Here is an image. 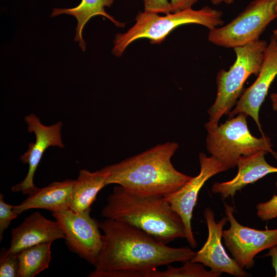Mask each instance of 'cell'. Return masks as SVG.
<instances>
[{
	"label": "cell",
	"instance_id": "obj_1",
	"mask_svg": "<svg viewBox=\"0 0 277 277\" xmlns=\"http://www.w3.org/2000/svg\"><path fill=\"white\" fill-rule=\"evenodd\" d=\"M103 244L89 277H149L157 268L190 260L196 252L171 247L143 230L111 219L100 223Z\"/></svg>",
	"mask_w": 277,
	"mask_h": 277
},
{
	"label": "cell",
	"instance_id": "obj_2",
	"mask_svg": "<svg viewBox=\"0 0 277 277\" xmlns=\"http://www.w3.org/2000/svg\"><path fill=\"white\" fill-rule=\"evenodd\" d=\"M178 148L177 143L167 142L107 166L106 185L116 184L144 195L164 197L176 191L192 177L177 171L171 163Z\"/></svg>",
	"mask_w": 277,
	"mask_h": 277
},
{
	"label": "cell",
	"instance_id": "obj_3",
	"mask_svg": "<svg viewBox=\"0 0 277 277\" xmlns=\"http://www.w3.org/2000/svg\"><path fill=\"white\" fill-rule=\"evenodd\" d=\"M102 215L135 226L167 244L186 238L180 216L164 196L140 195L115 186Z\"/></svg>",
	"mask_w": 277,
	"mask_h": 277
},
{
	"label": "cell",
	"instance_id": "obj_4",
	"mask_svg": "<svg viewBox=\"0 0 277 277\" xmlns=\"http://www.w3.org/2000/svg\"><path fill=\"white\" fill-rule=\"evenodd\" d=\"M222 16L221 11L207 6L199 10L190 8L163 16L157 13L139 12L135 24L126 32L115 35L112 53L120 57L130 44L142 38L150 39L151 44H160L182 25L199 24L210 30L223 25Z\"/></svg>",
	"mask_w": 277,
	"mask_h": 277
},
{
	"label": "cell",
	"instance_id": "obj_5",
	"mask_svg": "<svg viewBox=\"0 0 277 277\" xmlns=\"http://www.w3.org/2000/svg\"><path fill=\"white\" fill-rule=\"evenodd\" d=\"M267 45L266 41L258 39L233 48L236 57L235 62L228 70L223 69L217 73L216 96L208 110L209 119L205 128L218 126L222 116L232 110L247 78L251 74H259Z\"/></svg>",
	"mask_w": 277,
	"mask_h": 277
},
{
	"label": "cell",
	"instance_id": "obj_6",
	"mask_svg": "<svg viewBox=\"0 0 277 277\" xmlns=\"http://www.w3.org/2000/svg\"><path fill=\"white\" fill-rule=\"evenodd\" d=\"M248 116L245 113H239L224 123L206 128L208 151L228 169L234 168L241 157L261 151L270 153L277 159V152L272 149L269 137L264 135L257 138L250 133L247 122Z\"/></svg>",
	"mask_w": 277,
	"mask_h": 277
},
{
	"label": "cell",
	"instance_id": "obj_7",
	"mask_svg": "<svg viewBox=\"0 0 277 277\" xmlns=\"http://www.w3.org/2000/svg\"><path fill=\"white\" fill-rule=\"evenodd\" d=\"M277 18V0H253L226 25L210 30L208 41L225 48L242 46L260 39Z\"/></svg>",
	"mask_w": 277,
	"mask_h": 277
},
{
	"label": "cell",
	"instance_id": "obj_8",
	"mask_svg": "<svg viewBox=\"0 0 277 277\" xmlns=\"http://www.w3.org/2000/svg\"><path fill=\"white\" fill-rule=\"evenodd\" d=\"M91 208L80 212L70 209L53 212L69 249L95 266L103 244L100 223L90 216Z\"/></svg>",
	"mask_w": 277,
	"mask_h": 277
},
{
	"label": "cell",
	"instance_id": "obj_9",
	"mask_svg": "<svg viewBox=\"0 0 277 277\" xmlns=\"http://www.w3.org/2000/svg\"><path fill=\"white\" fill-rule=\"evenodd\" d=\"M230 227L223 231L224 243L242 269L251 268L255 256L277 244V229L261 230L240 224L234 216V209L224 203Z\"/></svg>",
	"mask_w": 277,
	"mask_h": 277
},
{
	"label": "cell",
	"instance_id": "obj_10",
	"mask_svg": "<svg viewBox=\"0 0 277 277\" xmlns=\"http://www.w3.org/2000/svg\"><path fill=\"white\" fill-rule=\"evenodd\" d=\"M200 171L176 191L164 196L172 209L180 216L183 223L186 239L192 248L197 246L191 226L194 207L196 205L200 190L205 183L213 175L228 170V168L214 157L204 153L199 155Z\"/></svg>",
	"mask_w": 277,
	"mask_h": 277
},
{
	"label": "cell",
	"instance_id": "obj_11",
	"mask_svg": "<svg viewBox=\"0 0 277 277\" xmlns=\"http://www.w3.org/2000/svg\"><path fill=\"white\" fill-rule=\"evenodd\" d=\"M24 120L28 125V132L34 133L35 141L30 143L27 150L20 156L23 163L29 165L25 178L21 183L13 185L11 190L12 192H21L23 194L29 195L38 188L34 184L33 177L45 150L51 146L63 148L65 145L62 139V122L46 126L33 113L26 116Z\"/></svg>",
	"mask_w": 277,
	"mask_h": 277
},
{
	"label": "cell",
	"instance_id": "obj_12",
	"mask_svg": "<svg viewBox=\"0 0 277 277\" xmlns=\"http://www.w3.org/2000/svg\"><path fill=\"white\" fill-rule=\"evenodd\" d=\"M276 75L277 38L272 35L265 50L256 80L241 95L234 108L229 113V118H232L239 113H245L253 119L262 136L265 135L260 122L259 111Z\"/></svg>",
	"mask_w": 277,
	"mask_h": 277
},
{
	"label": "cell",
	"instance_id": "obj_13",
	"mask_svg": "<svg viewBox=\"0 0 277 277\" xmlns=\"http://www.w3.org/2000/svg\"><path fill=\"white\" fill-rule=\"evenodd\" d=\"M204 216L208 228L207 239L190 260L200 263L214 272H224L236 277L247 276L248 273L228 255L222 243L223 229L228 222V217L224 216L216 222L214 213L210 208L204 210Z\"/></svg>",
	"mask_w": 277,
	"mask_h": 277
},
{
	"label": "cell",
	"instance_id": "obj_14",
	"mask_svg": "<svg viewBox=\"0 0 277 277\" xmlns=\"http://www.w3.org/2000/svg\"><path fill=\"white\" fill-rule=\"evenodd\" d=\"M8 253L16 254L28 247L64 239L65 235L56 221L49 220L35 211L26 217L11 232Z\"/></svg>",
	"mask_w": 277,
	"mask_h": 277
},
{
	"label": "cell",
	"instance_id": "obj_15",
	"mask_svg": "<svg viewBox=\"0 0 277 277\" xmlns=\"http://www.w3.org/2000/svg\"><path fill=\"white\" fill-rule=\"evenodd\" d=\"M266 151H261L249 156H243L237 162L238 171L232 180L216 182L212 186L214 193L220 194L222 198L233 197L238 191L248 184H252L268 174L277 173V167L269 164L265 159Z\"/></svg>",
	"mask_w": 277,
	"mask_h": 277
},
{
	"label": "cell",
	"instance_id": "obj_16",
	"mask_svg": "<svg viewBox=\"0 0 277 277\" xmlns=\"http://www.w3.org/2000/svg\"><path fill=\"white\" fill-rule=\"evenodd\" d=\"M74 180L54 182L39 188L13 209L17 214L31 209H43L53 212L70 209L72 199Z\"/></svg>",
	"mask_w": 277,
	"mask_h": 277
},
{
	"label": "cell",
	"instance_id": "obj_17",
	"mask_svg": "<svg viewBox=\"0 0 277 277\" xmlns=\"http://www.w3.org/2000/svg\"><path fill=\"white\" fill-rule=\"evenodd\" d=\"M109 174L108 166L94 172L80 170L73 185L70 209L75 212H80L90 208L98 192L106 185Z\"/></svg>",
	"mask_w": 277,
	"mask_h": 277
},
{
	"label": "cell",
	"instance_id": "obj_18",
	"mask_svg": "<svg viewBox=\"0 0 277 277\" xmlns=\"http://www.w3.org/2000/svg\"><path fill=\"white\" fill-rule=\"evenodd\" d=\"M114 0H82L77 6L71 8H54L51 17L61 14H67L74 16L77 21L75 28L76 34L74 41L79 42L81 49L86 50V44L82 37V31L88 21L95 15H102L110 19L117 27H124L125 23L115 20L113 17L107 13L105 7H110Z\"/></svg>",
	"mask_w": 277,
	"mask_h": 277
},
{
	"label": "cell",
	"instance_id": "obj_19",
	"mask_svg": "<svg viewBox=\"0 0 277 277\" xmlns=\"http://www.w3.org/2000/svg\"><path fill=\"white\" fill-rule=\"evenodd\" d=\"M52 243L37 244L18 252L17 277H33L48 268L51 258Z\"/></svg>",
	"mask_w": 277,
	"mask_h": 277
},
{
	"label": "cell",
	"instance_id": "obj_20",
	"mask_svg": "<svg viewBox=\"0 0 277 277\" xmlns=\"http://www.w3.org/2000/svg\"><path fill=\"white\" fill-rule=\"evenodd\" d=\"M222 273L207 270L200 263L191 260L184 262L182 266L175 267L169 266L166 269L152 271L149 277H219Z\"/></svg>",
	"mask_w": 277,
	"mask_h": 277
},
{
	"label": "cell",
	"instance_id": "obj_21",
	"mask_svg": "<svg viewBox=\"0 0 277 277\" xmlns=\"http://www.w3.org/2000/svg\"><path fill=\"white\" fill-rule=\"evenodd\" d=\"M3 250L0 256V276L17 277L19 263L18 254L8 253Z\"/></svg>",
	"mask_w": 277,
	"mask_h": 277
},
{
	"label": "cell",
	"instance_id": "obj_22",
	"mask_svg": "<svg viewBox=\"0 0 277 277\" xmlns=\"http://www.w3.org/2000/svg\"><path fill=\"white\" fill-rule=\"evenodd\" d=\"M13 205L4 202V195L0 194V241L3 238L4 231L7 229L11 221L16 218L18 215L13 209Z\"/></svg>",
	"mask_w": 277,
	"mask_h": 277
},
{
	"label": "cell",
	"instance_id": "obj_23",
	"mask_svg": "<svg viewBox=\"0 0 277 277\" xmlns=\"http://www.w3.org/2000/svg\"><path fill=\"white\" fill-rule=\"evenodd\" d=\"M256 214L263 221H268L277 217V195L264 203L256 205Z\"/></svg>",
	"mask_w": 277,
	"mask_h": 277
},
{
	"label": "cell",
	"instance_id": "obj_24",
	"mask_svg": "<svg viewBox=\"0 0 277 277\" xmlns=\"http://www.w3.org/2000/svg\"><path fill=\"white\" fill-rule=\"evenodd\" d=\"M144 12L152 13H172L171 6L168 0H143Z\"/></svg>",
	"mask_w": 277,
	"mask_h": 277
},
{
	"label": "cell",
	"instance_id": "obj_25",
	"mask_svg": "<svg viewBox=\"0 0 277 277\" xmlns=\"http://www.w3.org/2000/svg\"><path fill=\"white\" fill-rule=\"evenodd\" d=\"M197 0H170L172 13L192 8Z\"/></svg>",
	"mask_w": 277,
	"mask_h": 277
},
{
	"label": "cell",
	"instance_id": "obj_26",
	"mask_svg": "<svg viewBox=\"0 0 277 277\" xmlns=\"http://www.w3.org/2000/svg\"><path fill=\"white\" fill-rule=\"evenodd\" d=\"M269 251L264 256H270L272 266L275 271V276L277 277V244L269 249Z\"/></svg>",
	"mask_w": 277,
	"mask_h": 277
},
{
	"label": "cell",
	"instance_id": "obj_27",
	"mask_svg": "<svg viewBox=\"0 0 277 277\" xmlns=\"http://www.w3.org/2000/svg\"><path fill=\"white\" fill-rule=\"evenodd\" d=\"M270 99L273 110L277 112V93H271L270 94Z\"/></svg>",
	"mask_w": 277,
	"mask_h": 277
},
{
	"label": "cell",
	"instance_id": "obj_28",
	"mask_svg": "<svg viewBox=\"0 0 277 277\" xmlns=\"http://www.w3.org/2000/svg\"><path fill=\"white\" fill-rule=\"evenodd\" d=\"M210 1L214 5H219L222 3L230 5L234 2V0H210Z\"/></svg>",
	"mask_w": 277,
	"mask_h": 277
},
{
	"label": "cell",
	"instance_id": "obj_29",
	"mask_svg": "<svg viewBox=\"0 0 277 277\" xmlns=\"http://www.w3.org/2000/svg\"><path fill=\"white\" fill-rule=\"evenodd\" d=\"M275 38H277V26L275 29L273 30V35Z\"/></svg>",
	"mask_w": 277,
	"mask_h": 277
}]
</instances>
